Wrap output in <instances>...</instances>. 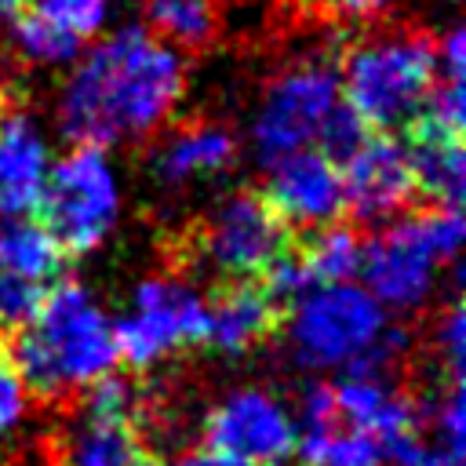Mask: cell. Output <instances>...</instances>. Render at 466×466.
Masks as SVG:
<instances>
[{
  "label": "cell",
  "instance_id": "5bb4252c",
  "mask_svg": "<svg viewBox=\"0 0 466 466\" xmlns=\"http://www.w3.org/2000/svg\"><path fill=\"white\" fill-rule=\"evenodd\" d=\"M47 459L51 466H160V455L149 448L146 430L87 411H80L55 433Z\"/></svg>",
  "mask_w": 466,
  "mask_h": 466
},
{
  "label": "cell",
  "instance_id": "52a82bcc",
  "mask_svg": "<svg viewBox=\"0 0 466 466\" xmlns=\"http://www.w3.org/2000/svg\"><path fill=\"white\" fill-rule=\"evenodd\" d=\"M204 335L208 306L178 269L146 277L135 291L131 313L113 324L116 357H124L131 368H149L178 350L204 346Z\"/></svg>",
  "mask_w": 466,
  "mask_h": 466
},
{
  "label": "cell",
  "instance_id": "277c9868",
  "mask_svg": "<svg viewBox=\"0 0 466 466\" xmlns=\"http://www.w3.org/2000/svg\"><path fill=\"white\" fill-rule=\"evenodd\" d=\"M291 240L295 229L277 215L262 189H237L182 237L175 262H204L215 280H244L262 277Z\"/></svg>",
  "mask_w": 466,
  "mask_h": 466
},
{
  "label": "cell",
  "instance_id": "4fadbf2b",
  "mask_svg": "<svg viewBox=\"0 0 466 466\" xmlns=\"http://www.w3.org/2000/svg\"><path fill=\"white\" fill-rule=\"evenodd\" d=\"M284 306L262 288L258 277L218 280L208 306V335L204 346L218 353H244L284 328Z\"/></svg>",
  "mask_w": 466,
  "mask_h": 466
},
{
  "label": "cell",
  "instance_id": "9a60e30c",
  "mask_svg": "<svg viewBox=\"0 0 466 466\" xmlns=\"http://www.w3.org/2000/svg\"><path fill=\"white\" fill-rule=\"evenodd\" d=\"M47 175V146L29 120V113L11 95L0 106V211L29 215L36 211L40 186Z\"/></svg>",
  "mask_w": 466,
  "mask_h": 466
},
{
  "label": "cell",
  "instance_id": "6da1fadb",
  "mask_svg": "<svg viewBox=\"0 0 466 466\" xmlns=\"http://www.w3.org/2000/svg\"><path fill=\"white\" fill-rule=\"evenodd\" d=\"M186 91V66L157 33L124 25L98 40L58 98V124L76 146L157 135Z\"/></svg>",
  "mask_w": 466,
  "mask_h": 466
},
{
  "label": "cell",
  "instance_id": "4316f807",
  "mask_svg": "<svg viewBox=\"0 0 466 466\" xmlns=\"http://www.w3.org/2000/svg\"><path fill=\"white\" fill-rule=\"evenodd\" d=\"M331 11H339V15H346V18H371V15H379L390 0H324Z\"/></svg>",
  "mask_w": 466,
  "mask_h": 466
},
{
  "label": "cell",
  "instance_id": "3957f363",
  "mask_svg": "<svg viewBox=\"0 0 466 466\" xmlns=\"http://www.w3.org/2000/svg\"><path fill=\"white\" fill-rule=\"evenodd\" d=\"M437 84V51L426 33H379L346 47L339 87L371 131H404Z\"/></svg>",
  "mask_w": 466,
  "mask_h": 466
},
{
  "label": "cell",
  "instance_id": "e0dca14e",
  "mask_svg": "<svg viewBox=\"0 0 466 466\" xmlns=\"http://www.w3.org/2000/svg\"><path fill=\"white\" fill-rule=\"evenodd\" d=\"M233 160H237V135L226 124L189 120V124L164 131V138L153 153V171L160 175V182L178 186L189 178L218 175Z\"/></svg>",
  "mask_w": 466,
  "mask_h": 466
},
{
  "label": "cell",
  "instance_id": "d6986e66",
  "mask_svg": "<svg viewBox=\"0 0 466 466\" xmlns=\"http://www.w3.org/2000/svg\"><path fill=\"white\" fill-rule=\"evenodd\" d=\"M62 266H66V251L55 244V237L40 222L15 215L11 222L0 226V269L4 273L44 284V280H58Z\"/></svg>",
  "mask_w": 466,
  "mask_h": 466
},
{
  "label": "cell",
  "instance_id": "83f0119b",
  "mask_svg": "<svg viewBox=\"0 0 466 466\" xmlns=\"http://www.w3.org/2000/svg\"><path fill=\"white\" fill-rule=\"evenodd\" d=\"M22 7H25V0H0V22H7V25H11V22L18 18V11H22Z\"/></svg>",
  "mask_w": 466,
  "mask_h": 466
},
{
  "label": "cell",
  "instance_id": "ffe728a7",
  "mask_svg": "<svg viewBox=\"0 0 466 466\" xmlns=\"http://www.w3.org/2000/svg\"><path fill=\"white\" fill-rule=\"evenodd\" d=\"M146 18L164 44L200 51L218 36L222 0H146Z\"/></svg>",
  "mask_w": 466,
  "mask_h": 466
},
{
  "label": "cell",
  "instance_id": "7a4b0ae2",
  "mask_svg": "<svg viewBox=\"0 0 466 466\" xmlns=\"http://www.w3.org/2000/svg\"><path fill=\"white\" fill-rule=\"evenodd\" d=\"M0 346L18 382L40 400H69L120 360L109 317L76 280H55L33 317L0 335Z\"/></svg>",
  "mask_w": 466,
  "mask_h": 466
},
{
  "label": "cell",
  "instance_id": "484cf974",
  "mask_svg": "<svg viewBox=\"0 0 466 466\" xmlns=\"http://www.w3.org/2000/svg\"><path fill=\"white\" fill-rule=\"evenodd\" d=\"M175 466H244L240 459H233V455H226V451H215V448H193V451H186V455H178V462Z\"/></svg>",
  "mask_w": 466,
  "mask_h": 466
},
{
  "label": "cell",
  "instance_id": "7402d4cb",
  "mask_svg": "<svg viewBox=\"0 0 466 466\" xmlns=\"http://www.w3.org/2000/svg\"><path fill=\"white\" fill-rule=\"evenodd\" d=\"M368 135H371V127H368L350 106H335V109L324 116L320 131H317V138H320V153H324L331 164H339V167L364 146Z\"/></svg>",
  "mask_w": 466,
  "mask_h": 466
},
{
  "label": "cell",
  "instance_id": "30bf717a",
  "mask_svg": "<svg viewBox=\"0 0 466 466\" xmlns=\"http://www.w3.org/2000/svg\"><path fill=\"white\" fill-rule=\"evenodd\" d=\"M295 430L299 426L284 404L258 386L226 393L204 415V444L240 459L244 466H284L295 451Z\"/></svg>",
  "mask_w": 466,
  "mask_h": 466
},
{
  "label": "cell",
  "instance_id": "ac0fdd59",
  "mask_svg": "<svg viewBox=\"0 0 466 466\" xmlns=\"http://www.w3.org/2000/svg\"><path fill=\"white\" fill-rule=\"evenodd\" d=\"M299 258L309 273L313 284H339L350 280L353 273H360V255H364V240L357 233V226L350 222H328L317 229H302L295 237Z\"/></svg>",
  "mask_w": 466,
  "mask_h": 466
},
{
  "label": "cell",
  "instance_id": "d4e9b609",
  "mask_svg": "<svg viewBox=\"0 0 466 466\" xmlns=\"http://www.w3.org/2000/svg\"><path fill=\"white\" fill-rule=\"evenodd\" d=\"M25 411V386L18 382L4 346H0V433H7Z\"/></svg>",
  "mask_w": 466,
  "mask_h": 466
},
{
  "label": "cell",
  "instance_id": "5b68a950",
  "mask_svg": "<svg viewBox=\"0 0 466 466\" xmlns=\"http://www.w3.org/2000/svg\"><path fill=\"white\" fill-rule=\"evenodd\" d=\"M291 353L306 368H353L386 331L382 302L350 284H313L291 302Z\"/></svg>",
  "mask_w": 466,
  "mask_h": 466
},
{
  "label": "cell",
  "instance_id": "603a6c76",
  "mask_svg": "<svg viewBox=\"0 0 466 466\" xmlns=\"http://www.w3.org/2000/svg\"><path fill=\"white\" fill-rule=\"evenodd\" d=\"M25 7L44 15L47 22L69 29L80 40L95 36L106 22V0H25Z\"/></svg>",
  "mask_w": 466,
  "mask_h": 466
},
{
  "label": "cell",
  "instance_id": "8fae6325",
  "mask_svg": "<svg viewBox=\"0 0 466 466\" xmlns=\"http://www.w3.org/2000/svg\"><path fill=\"white\" fill-rule=\"evenodd\" d=\"M433 248L422 233L419 215H404L390 222L375 240L364 244L360 273L368 280V291L393 309L419 306L433 288Z\"/></svg>",
  "mask_w": 466,
  "mask_h": 466
},
{
  "label": "cell",
  "instance_id": "f1b7e54d",
  "mask_svg": "<svg viewBox=\"0 0 466 466\" xmlns=\"http://www.w3.org/2000/svg\"><path fill=\"white\" fill-rule=\"evenodd\" d=\"M7 98H11V91H7V87H0V106H4Z\"/></svg>",
  "mask_w": 466,
  "mask_h": 466
},
{
  "label": "cell",
  "instance_id": "cb8c5ba5",
  "mask_svg": "<svg viewBox=\"0 0 466 466\" xmlns=\"http://www.w3.org/2000/svg\"><path fill=\"white\" fill-rule=\"evenodd\" d=\"M44 288L33 284V280H22L15 273H4L0 269V335L15 331L18 324H25L40 302Z\"/></svg>",
  "mask_w": 466,
  "mask_h": 466
},
{
  "label": "cell",
  "instance_id": "8992f818",
  "mask_svg": "<svg viewBox=\"0 0 466 466\" xmlns=\"http://www.w3.org/2000/svg\"><path fill=\"white\" fill-rule=\"evenodd\" d=\"M120 193L98 146H76L66 153L40 186L36 215L66 255L95 251L116 222Z\"/></svg>",
  "mask_w": 466,
  "mask_h": 466
},
{
  "label": "cell",
  "instance_id": "9c48e42d",
  "mask_svg": "<svg viewBox=\"0 0 466 466\" xmlns=\"http://www.w3.org/2000/svg\"><path fill=\"white\" fill-rule=\"evenodd\" d=\"M339 171L342 215H350L353 226H390L404 218L419 200L408 146L393 131H371Z\"/></svg>",
  "mask_w": 466,
  "mask_h": 466
},
{
  "label": "cell",
  "instance_id": "7c38bea8",
  "mask_svg": "<svg viewBox=\"0 0 466 466\" xmlns=\"http://www.w3.org/2000/svg\"><path fill=\"white\" fill-rule=\"evenodd\" d=\"M266 200L288 226L317 229L342 218V171L320 149H295L269 160Z\"/></svg>",
  "mask_w": 466,
  "mask_h": 466
},
{
  "label": "cell",
  "instance_id": "44dd1931",
  "mask_svg": "<svg viewBox=\"0 0 466 466\" xmlns=\"http://www.w3.org/2000/svg\"><path fill=\"white\" fill-rule=\"evenodd\" d=\"M11 40H15V51L33 62V66H62V62H73L80 55V36H73L69 29L47 22L44 15L22 7L18 18L11 22Z\"/></svg>",
  "mask_w": 466,
  "mask_h": 466
},
{
  "label": "cell",
  "instance_id": "ba28073f",
  "mask_svg": "<svg viewBox=\"0 0 466 466\" xmlns=\"http://www.w3.org/2000/svg\"><path fill=\"white\" fill-rule=\"evenodd\" d=\"M339 106V66L328 55H309L284 66L262 91L255 113V149L269 164L284 153L306 149L324 116Z\"/></svg>",
  "mask_w": 466,
  "mask_h": 466
},
{
  "label": "cell",
  "instance_id": "2e32d148",
  "mask_svg": "<svg viewBox=\"0 0 466 466\" xmlns=\"http://www.w3.org/2000/svg\"><path fill=\"white\" fill-rule=\"evenodd\" d=\"M404 146L408 160L415 171L419 197L430 204L459 208L462 189H466V157H462V131L444 127L430 116H419L404 127Z\"/></svg>",
  "mask_w": 466,
  "mask_h": 466
}]
</instances>
